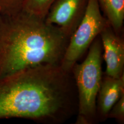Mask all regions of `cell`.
<instances>
[{"label":"cell","mask_w":124,"mask_h":124,"mask_svg":"<svg viewBox=\"0 0 124 124\" xmlns=\"http://www.w3.org/2000/svg\"><path fill=\"white\" fill-rule=\"evenodd\" d=\"M70 37L59 27L22 10L0 15V79L40 65L60 66Z\"/></svg>","instance_id":"6da1fadb"},{"label":"cell","mask_w":124,"mask_h":124,"mask_svg":"<svg viewBox=\"0 0 124 124\" xmlns=\"http://www.w3.org/2000/svg\"><path fill=\"white\" fill-rule=\"evenodd\" d=\"M67 73L59 65H40L0 79V120L55 117L66 104Z\"/></svg>","instance_id":"7a4b0ae2"},{"label":"cell","mask_w":124,"mask_h":124,"mask_svg":"<svg viewBox=\"0 0 124 124\" xmlns=\"http://www.w3.org/2000/svg\"><path fill=\"white\" fill-rule=\"evenodd\" d=\"M102 51L101 39L96 38L84 61L74 68L79 93L78 123H87L96 113V99L102 83Z\"/></svg>","instance_id":"3957f363"},{"label":"cell","mask_w":124,"mask_h":124,"mask_svg":"<svg viewBox=\"0 0 124 124\" xmlns=\"http://www.w3.org/2000/svg\"><path fill=\"white\" fill-rule=\"evenodd\" d=\"M110 25L102 13L98 0H88L82 18L70 38L60 66L68 72L107 27Z\"/></svg>","instance_id":"277c9868"},{"label":"cell","mask_w":124,"mask_h":124,"mask_svg":"<svg viewBox=\"0 0 124 124\" xmlns=\"http://www.w3.org/2000/svg\"><path fill=\"white\" fill-rule=\"evenodd\" d=\"M88 0H56L45 18L59 27L70 38L84 14Z\"/></svg>","instance_id":"5b68a950"},{"label":"cell","mask_w":124,"mask_h":124,"mask_svg":"<svg viewBox=\"0 0 124 124\" xmlns=\"http://www.w3.org/2000/svg\"><path fill=\"white\" fill-rule=\"evenodd\" d=\"M99 36L104 51L103 56L106 64L107 75L119 78L124 74V41L110 25L104 29Z\"/></svg>","instance_id":"8992f818"},{"label":"cell","mask_w":124,"mask_h":124,"mask_svg":"<svg viewBox=\"0 0 124 124\" xmlns=\"http://www.w3.org/2000/svg\"><path fill=\"white\" fill-rule=\"evenodd\" d=\"M98 93L99 108L101 115L105 116L124 94V74L119 78L108 76L102 81Z\"/></svg>","instance_id":"52a82bcc"},{"label":"cell","mask_w":124,"mask_h":124,"mask_svg":"<svg viewBox=\"0 0 124 124\" xmlns=\"http://www.w3.org/2000/svg\"><path fill=\"white\" fill-rule=\"evenodd\" d=\"M104 16L116 33L122 30L124 20V0H98Z\"/></svg>","instance_id":"ba28073f"},{"label":"cell","mask_w":124,"mask_h":124,"mask_svg":"<svg viewBox=\"0 0 124 124\" xmlns=\"http://www.w3.org/2000/svg\"><path fill=\"white\" fill-rule=\"evenodd\" d=\"M56 0H24L22 11L36 17L45 19Z\"/></svg>","instance_id":"9c48e42d"},{"label":"cell","mask_w":124,"mask_h":124,"mask_svg":"<svg viewBox=\"0 0 124 124\" xmlns=\"http://www.w3.org/2000/svg\"><path fill=\"white\" fill-rule=\"evenodd\" d=\"M24 0H0V14L12 15L22 10Z\"/></svg>","instance_id":"30bf717a"},{"label":"cell","mask_w":124,"mask_h":124,"mask_svg":"<svg viewBox=\"0 0 124 124\" xmlns=\"http://www.w3.org/2000/svg\"><path fill=\"white\" fill-rule=\"evenodd\" d=\"M109 117L115 118L121 122H124V94L116 102L108 114Z\"/></svg>","instance_id":"8fae6325"},{"label":"cell","mask_w":124,"mask_h":124,"mask_svg":"<svg viewBox=\"0 0 124 124\" xmlns=\"http://www.w3.org/2000/svg\"></svg>","instance_id":"7c38bea8"}]
</instances>
